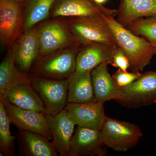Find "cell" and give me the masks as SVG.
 Masks as SVG:
<instances>
[{"instance_id": "6da1fadb", "label": "cell", "mask_w": 156, "mask_h": 156, "mask_svg": "<svg viewBox=\"0 0 156 156\" xmlns=\"http://www.w3.org/2000/svg\"><path fill=\"white\" fill-rule=\"evenodd\" d=\"M103 17L113 34L118 47L129 60V69L134 72L142 71L156 55V46L134 34L119 23L114 16L105 15Z\"/></svg>"}, {"instance_id": "7a4b0ae2", "label": "cell", "mask_w": 156, "mask_h": 156, "mask_svg": "<svg viewBox=\"0 0 156 156\" xmlns=\"http://www.w3.org/2000/svg\"><path fill=\"white\" fill-rule=\"evenodd\" d=\"M83 46L73 45L62 48L37 59L30 76L66 80L76 69L77 56Z\"/></svg>"}, {"instance_id": "3957f363", "label": "cell", "mask_w": 156, "mask_h": 156, "mask_svg": "<svg viewBox=\"0 0 156 156\" xmlns=\"http://www.w3.org/2000/svg\"><path fill=\"white\" fill-rule=\"evenodd\" d=\"M37 26L40 46L37 59L59 49L80 44L73 34L65 17L50 18Z\"/></svg>"}, {"instance_id": "277c9868", "label": "cell", "mask_w": 156, "mask_h": 156, "mask_svg": "<svg viewBox=\"0 0 156 156\" xmlns=\"http://www.w3.org/2000/svg\"><path fill=\"white\" fill-rule=\"evenodd\" d=\"M65 18L73 34L82 46L92 43H101L118 47L113 34L103 15Z\"/></svg>"}, {"instance_id": "5b68a950", "label": "cell", "mask_w": 156, "mask_h": 156, "mask_svg": "<svg viewBox=\"0 0 156 156\" xmlns=\"http://www.w3.org/2000/svg\"><path fill=\"white\" fill-rule=\"evenodd\" d=\"M27 0H0V41L9 49L24 32Z\"/></svg>"}, {"instance_id": "8992f818", "label": "cell", "mask_w": 156, "mask_h": 156, "mask_svg": "<svg viewBox=\"0 0 156 156\" xmlns=\"http://www.w3.org/2000/svg\"><path fill=\"white\" fill-rule=\"evenodd\" d=\"M121 97L116 100L129 108H139L156 103V72H147L132 83L119 87Z\"/></svg>"}, {"instance_id": "52a82bcc", "label": "cell", "mask_w": 156, "mask_h": 156, "mask_svg": "<svg viewBox=\"0 0 156 156\" xmlns=\"http://www.w3.org/2000/svg\"><path fill=\"white\" fill-rule=\"evenodd\" d=\"M101 132L105 146L116 151L129 150L142 136L140 128L134 124L108 117Z\"/></svg>"}, {"instance_id": "ba28073f", "label": "cell", "mask_w": 156, "mask_h": 156, "mask_svg": "<svg viewBox=\"0 0 156 156\" xmlns=\"http://www.w3.org/2000/svg\"><path fill=\"white\" fill-rule=\"evenodd\" d=\"M30 77L32 86L44 105L46 114L54 116L65 109L68 102L67 79Z\"/></svg>"}, {"instance_id": "9c48e42d", "label": "cell", "mask_w": 156, "mask_h": 156, "mask_svg": "<svg viewBox=\"0 0 156 156\" xmlns=\"http://www.w3.org/2000/svg\"><path fill=\"white\" fill-rule=\"evenodd\" d=\"M0 100L2 101L11 124L19 130L35 132L49 140L52 139L46 114L20 108L2 97Z\"/></svg>"}, {"instance_id": "30bf717a", "label": "cell", "mask_w": 156, "mask_h": 156, "mask_svg": "<svg viewBox=\"0 0 156 156\" xmlns=\"http://www.w3.org/2000/svg\"><path fill=\"white\" fill-rule=\"evenodd\" d=\"M117 10L105 8L94 0H56L50 18L117 15Z\"/></svg>"}, {"instance_id": "8fae6325", "label": "cell", "mask_w": 156, "mask_h": 156, "mask_svg": "<svg viewBox=\"0 0 156 156\" xmlns=\"http://www.w3.org/2000/svg\"><path fill=\"white\" fill-rule=\"evenodd\" d=\"M104 104L94 101L89 103L67 102L65 109L76 126L101 131L107 117Z\"/></svg>"}, {"instance_id": "7c38bea8", "label": "cell", "mask_w": 156, "mask_h": 156, "mask_svg": "<svg viewBox=\"0 0 156 156\" xmlns=\"http://www.w3.org/2000/svg\"><path fill=\"white\" fill-rule=\"evenodd\" d=\"M104 146L100 131L77 126L71 141L69 156H103Z\"/></svg>"}, {"instance_id": "4fadbf2b", "label": "cell", "mask_w": 156, "mask_h": 156, "mask_svg": "<svg viewBox=\"0 0 156 156\" xmlns=\"http://www.w3.org/2000/svg\"><path fill=\"white\" fill-rule=\"evenodd\" d=\"M52 141L59 156H69L70 145L76 125L65 109L54 116L46 114Z\"/></svg>"}, {"instance_id": "5bb4252c", "label": "cell", "mask_w": 156, "mask_h": 156, "mask_svg": "<svg viewBox=\"0 0 156 156\" xmlns=\"http://www.w3.org/2000/svg\"><path fill=\"white\" fill-rule=\"evenodd\" d=\"M118 47L101 43L83 46L77 56L76 71H92L104 62L111 64Z\"/></svg>"}, {"instance_id": "9a60e30c", "label": "cell", "mask_w": 156, "mask_h": 156, "mask_svg": "<svg viewBox=\"0 0 156 156\" xmlns=\"http://www.w3.org/2000/svg\"><path fill=\"white\" fill-rule=\"evenodd\" d=\"M14 43L15 63L21 72L28 75L38 56L40 46L37 26L24 32Z\"/></svg>"}, {"instance_id": "2e32d148", "label": "cell", "mask_w": 156, "mask_h": 156, "mask_svg": "<svg viewBox=\"0 0 156 156\" xmlns=\"http://www.w3.org/2000/svg\"><path fill=\"white\" fill-rule=\"evenodd\" d=\"M16 140L18 145V155L59 156L53 143L41 134L19 130Z\"/></svg>"}, {"instance_id": "e0dca14e", "label": "cell", "mask_w": 156, "mask_h": 156, "mask_svg": "<svg viewBox=\"0 0 156 156\" xmlns=\"http://www.w3.org/2000/svg\"><path fill=\"white\" fill-rule=\"evenodd\" d=\"M0 97L20 108L46 114L44 105L31 83L18 84L7 90Z\"/></svg>"}, {"instance_id": "ac0fdd59", "label": "cell", "mask_w": 156, "mask_h": 156, "mask_svg": "<svg viewBox=\"0 0 156 156\" xmlns=\"http://www.w3.org/2000/svg\"><path fill=\"white\" fill-rule=\"evenodd\" d=\"M108 65L104 62L91 72L95 101L102 104L108 101H116L121 97L119 87L109 73Z\"/></svg>"}, {"instance_id": "d6986e66", "label": "cell", "mask_w": 156, "mask_h": 156, "mask_svg": "<svg viewBox=\"0 0 156 156\" xmlns=\"http://www.w3.org/2000/svg\"><path fill=\"white\" fill-rule=\"evenodd\" d=\"M91 72L75 71L68 78V102L84 103L95 101Z\"/></svg>"}, {"instance_id": "ffe728a7", "label": "cell", "mask_w": 156, "mask_h": 156, "mask_svg": "<svg viewBox=\"0 0 156 156\" xmlns=\"http://www.w3.org/2000/svg\"><path fill=\"white\" fill-rule=\"evenodd\" d=\"M117 21L126 27L136 20L156 16V0H122Z\"/></svg>"}, {"instance_id": "44dd1931", "label": "cell", "mask_w": 156, "mask_h": 156, "mask_svg": "<svg viewBox=\"0 0 156 156\" xmlns=\"http://www.w3.org/2000/svg\"><path fill=\"white\" fill-rule=\"evenodd\" d=\"M15 43L9 48L0 65V96L18 84L31 83L28 75L19 71L15 65Z\"/></svg>"}, {"instance_id": "7402d4cb", "label": "cell", "mask_w": 156, "mask_h": 156, "mask_svg": "<svg viewBox=\"0 0 156 156\" xmlns=\"http://www.w3.org/2000/svg\"><path fill=\"white\" fill-rule=\"evenodd\" d=\"M56 0H27L24 9V32L50 18Z\"/></svg>"}, {"instance_id": "603a6c76", "label": "cell", "mask_w": 156, "mask_h": 156, "mask_svg": "<svg viewBox=\"0 0 156 156\" xmlns=\"http://www.w3.org/2000/svg\"><path fill=\"white\" fill-rule=\"evenodd\" d=\"M10 120L2 101L0 100V152L1 156H13L16 136L10 130Z\"/></svg>"}, {"instance_id": "cb8c5ba5", "label": "cell", "mask_w": 156, "mask_h": 156, "mask_svg": "<svg viewBox=\"0 0 156 156\" xmlns=\"http://www.w3.org/2000/svg\"><path fill=\"white\" fill-rule=\"evenodd\" d=\"M126 27L156 46V16L140 18Z\"/></svg>"}, {"instance_id": "d4e9b609", "label": "cell", "mask_w": 156, "mask_h": 156, "mask_svg": "<svg viewBox=\"0 0 156 156\" xmlns=\"http://www.w3.org/2000/svg\"><path fill=\"white\" fill-rule=\"evenodd\" d=\"M142 73L139 72L131 73L124 72L119 69L112 75V77L115 83L119 87H124L132 83L139 78Z\"/></svg>"}, {"instance_id": "484cf974", "label": "cell", "mask_w": 156, "mask_h": 156, "mask_svg": "<svg viewBox=\"0 0 156 156\" xmlns=\"http://www.w3.org/2000/svg\"><path fill=\"white\" fill-rule=\"evenodd\" d=\"M111 64L114 67L119 68L124 72H127L129 69L130 66L129 60L123 50L119 47L115 51Z\"/></svg>"}, {"instance_id": "4316f807", "label": "cell", "mask_w": 156, "mask_h": 156, "mask_svg": "<svg viewBox=\"0 0 156 156\" xmlns=\"http://www.w3.org/2000/svg\"><path fill=\"white\" fill-rule=\"evenodd\" d=\"M94 1L97 3V4H99V5H103L104 3H105L107 0H94Z\"/></svg>"}]
</instances>
